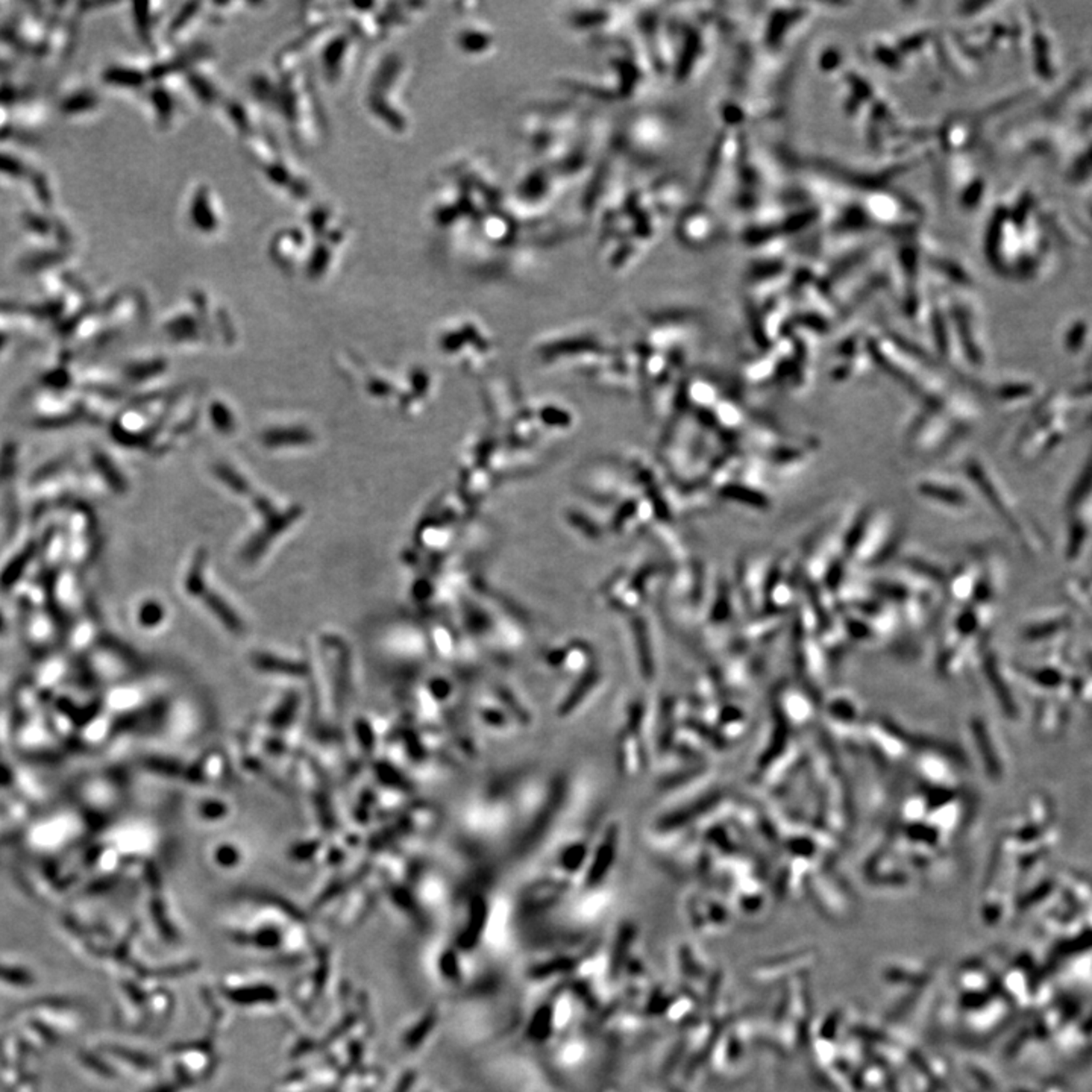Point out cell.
I'll list each match as a JSON object with an SVG mask.
<instances>
[{
    "mask_svg": "<svg viewBox=\"0 0 1092 1092\" xmlns=\"http://www.w3.org/2000/svg\"><path fill=\"white\" fill-rule=\"evenodd\" d=\"M613 848H615V845H613L612 838L604 840V844L600 846L596 857L593 861L592 868H590L589 883L600 882L601 879H602L606 869H608V867L612 865V861H613Z\"/></svg>",
    "mask_w": 1092,
    "mask_h": 1092,
    "instance_id": "6da1fadb",
    "label": "cell"
},
{
    "mask_svg": "<svg viewBox=\"0 0 1092 1092\" xmlns=\"http://www.w3.org/2000/svg\"><path fill=\"white\" fill-rule=\"evenodd\" d=\"M261 666H264L263 669H266V671H272V673H302V669H301V668H297V665H293V663H285V665H282L281 662H278V660H272V662H270V660H268V658H264V660L261 662Z\"/></svg>",
    "mask_w": 1092,
    "mask_h": 1092,
    "instance_id": "7a4b0ae2",
    "label": "cell"
}]
</instances>
